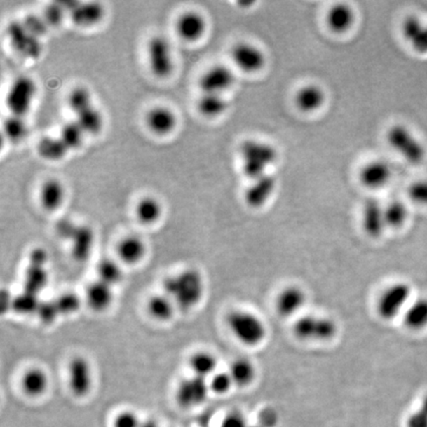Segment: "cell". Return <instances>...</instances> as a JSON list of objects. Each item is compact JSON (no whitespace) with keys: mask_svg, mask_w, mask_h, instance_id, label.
I'll return each instance as SVG.
<instances>
[{"mask_svg":"<svg viewBox=\"0 0 427 427\" xmlns=\"http://www.w3.org/2000/svg\"><path fill=\"white\" fill-rule=\"evenodd\" d=\"M47 274L43 267H34L28 270L26 275V286H27L28 293L36 295L38 291L42 290L47 283Z\"/></svg>","mask_w":427,"mask_h":427,"instance_id":"obj_42","label":"cell"},{"mask_svg":"<svg viewBox=\"0 0 427 427\" xmlns=\"http://www.w3.org/2000/svg\"><path fill=\"white\" fill-rule=\"evenodd\" d=\"M276 187V178L271 173L252 180L245 190V202L252 208H262L273 196Z\"/></svg>","mask_w":427,"mask_h":427,"instance_id":"obj_15","label":"cell"},{"mask_svg":"<svg viewBox=\"0 0 427 427\" xmlns=\"http://www.w3.org/2000/svg\"><path fill=\"white\" fill-rule=\"evenodd\" d=\"M98 280L114 287L123 279V270L119 263L113 259H103L97 266Z\"/></svg>","mask_w":427,"mask_h":427,"instance_id":"obj_38","label":"cell"},{"mask_svg":"<svg viewBox=\"0 0 427 427\" xmlns=\"http://www.w3.org/2000/svg\"><path fill=\"white\" fill-rule=\"evenodd\" d=\"M142 421L135 412L124 411L116 416L114 427H140Z\"/></svg>","mask_w":427,"mask_h":427,"instance_id":"obj_49","label":"cell"},{"mask_svg":"<svg viewBox=\"0 0 427 427\" xmlns=\"http://www.w3.org/2000/svg\"><path fill=\"white\" fill-rule=\"evenodd\" d=\"M392 177V168L382 159L369 161L359 171L362 185L369 189H380L389 183Z\"/></svg>","mask_w":427,"mask_h":427,"instance_id":"obj_17","label":"cell"},{"mask_svg":"<svg viewBox=\"0 0 427 427\" xmlns=\"http://www.w3.org/2000/svg\"><path fill=\"white\" fill-rule=\"evenodd\" d=\"M65 11L66 9H65V7L62 6L60 2L52 4L45 9L44 16L43 17H44L48 25H57V24L60 23V21H62Z\"/></svg>","mask_w":427,"mask_h":427,"instance_id":"obj_48","label":"cell"},{"mask_svg":"<svg viewBox=\"0 0 427 427\" xmlns=\"http://www.w3.org/2000/svg\"><path fill=\"white\" fill-rule=\"evenodd\" d=\"M409 218V209L404 203L393 201L385 207V219L387 228L399 229Z\"/></svg>","mask_w":427,"mask_h":427,"instance_id":"obj_37","label":"cell"},{"mask_svg":"<svg viewBox=\"0 0 427 427\" xmlns=\"http://www.w3.org/2000/svg\"><path fill=\"white\" fill-rule=\"evenodd\" d=\"M22 23L29 32L40 38L47 32L48 23L46 22L44 17L36 15V14H29L23 19Z\"/></svg>","mask_w":427,"mask_h":427,"instance_id":"obj_45","label":"cell"},{"mask_svg":"<svg viewBox=\"0 0 427 427\" xmlns=\"http://www.w3.org/2000/svg\"><path fill=\"white\" fill-rule=\"evenodd\" d=\"M69 385L72 394L76 397H86L93 389V368L88 359L84 357H74L67 367Z\"/></svg>","mask_w":427,"mask_h":427,"instance_id":"obj_8","label":"cell"},{"mask_svg":"<svg viewBox=\"0 0 427 427\" xmlns=\"http://www.w3.org/2000/svg\"><path fill=\"white\" fill-rule=\"evenodd\" d=\"M140 427H158V423L154 421H142L141 426Z\"/></svg>","mask_w":427,"mask_h":427,"instance_id":"obj_55","label":"cell"},{"mask_svg":"<svg viewBox=\"0 0 427 427\" xmlns=\"http://www.w3.org/2000/svg\"><path fill=\"white\" fill-rule=\"evenodd\" d=\"M233 382L238 387H248L255 381L257 376V368L255 364L248 358L236 359L231 364L230 370H229Z\"/></svg>","mask_w":427,"mask_h":427,"instance_id":"obj_29","label":"cell"},{"mask_svg":"<svg viewBox=\"0 0 427 427\" xmlns=\"http://www.w3.org/2000/svg\"><path fill=\"white\" fill-rule=\"evenodd\" d=\"M40 304L41 303H39V301L36 300V295L28 293V292H25L22 296H19L15 301H13V305L14 307H15V310L24 313H31L33 312V311H38Z\"/></svg>","mask_w":427,"mask_h":427,"instance_id":"obj_47","label":"cell"},{"mask_svg":"<svg viewBox=\"0 0 427 427\" xmlns=\"http://www.w3.org/2000/svg\"><path fill=\"white\" fill-rule=\"evenodd\" d=\"M402 323L411 332L427 329V297H419L409 303L402 313Z\"/></svg>","mask_w":427,"mask_h":427,"instance_id":"obj_22","label":"cell"},{"mask_svg":"<svg viewBox=\"0 0 427 427\" xmlns=\"http://www.w3.org/2000/svg\"><path fill=\"white\" fill-rule=\"evenodd\" d=\"M37 312L39 313L40 318H42L43 320H45L46 323L53 322V320H55V318L60 315L55 301L40 304Z\"/></svg>","mask_w":427,"mask_h":427,"instance_id":"obj_50","label":"cell"},{"mask_svg":"<svg viewBox=\"0 0 427 427\" xmlns=\"http://www.w3.org/2000/svg\"><path fill=\"white\" fill-rule=\"evenodd\" d=\"M176 305L165 294L151 297L148 301L147 310L149 315L159 322H168L175 316Z\"/></svg>","mask_w":427,"mask_h":427,"instance_id":"obj_30","label":"cell"},{"mask_svg":"<svg viewBox=\"0 0 427 427\" xmlns=\"http://www.w3.org/2000/svg\"><path fill=\"white\" fill-rule=\"evenodd\" d=\"M337 332L339 327L332 318L313 313L301 316L293 325L294 334L301 341H329Z\"/></svg>","mask_w":427,"mask_h":427,"instance_id":"obj_5","label":"cell"},{"mask_svg":"<svg viewBox=\"0 0 427 427\" xmlns=\"http://www.w3.org/2000/svg\"><path fill=\"white\" fill-rule=\"evenodd\" d=\"M149 67L158 77H165L172 71L170 45L163 36H154L148 44Z\"/></svg>","mask_w":427,"mask_h":427,"instance_id":"obj_9","label":"cell"},{"mask_svg":"<svg viewBox=\"0 0 427 427\" xmlns=\"http://www.w3.org/2000/svg\"><path fill=\"white\" fill-rule=\"evenodd\" d=\"M354 21H355V13L347 4H335L327 12V26L335 33L347 32L353 26Z\"/></svg>","mask_w":427,"mask_h":427,"instance_id":"obj_25","label":"cell"},{"mask_svg":"<svg viewBox=\"0 0 427 427\" xmlns=\"http://www.w3.org/2000/svg\"><path fill=\"white\" fill-rule=\"evenodd\" d=\"M71 18L76 25L91 26L98 23L104 15V8L99 2H76L71 9Z\"/></svg>","mask_w":427,"mask_h":427,"instance_id":"obj_24","label":"cell"},{"mask_svg":"<svg viewBox=\"0 0 427 427\" xmlns=\"http://www.w3.org/2000/svg\"><path fill=\"white\" fill-rule=\"evenodd\" d=\"M76 225H74L72 221L69 219H60L59 223L55 226V229H57V233L59 235L64 236L66 238H71L72 233L76 231Z\"/></svg>","mask_w":427,"mask_h":427,"instance_id":"obj_52","label":"cell"},{"mask_svg":"<svg viewBox=\"0 0 427 427\" xmlns=\"http://www.w3.org/2000/svg\"><path fill=\"white\" fill-rule=\"evenodd\" d=\"M72 253L76 259L84 260L90 255L93 245V233L88 226H77L72 233Z\"/></svg>","mask_w":427,"mask_h":427,"instance_id":"obj_32","label":"cell"},{"mask_svg":"<svg viewBox=\"0 0 427 427\" xmlns=\"http://www.w3.org/2000/svg\"><path fill=\"white\" fill-rule=\"evenodd\" d=\"M76 122L81 125L86 134L96 135L103 127V118L101 113L95 107L91 106L88 109L83 111L76 116Z\"/></svg>","mask_w":427,"mask_h":427,"instance_id":"obj_36","label":"cell"},{"mask_svg":"<svg viewBox=\"0 0 427 427\" xmlns=\"http://www.w3.org/2000/svg\"><path fill=\"white\" fill-rule=\"evenodd\" d=\"M221 427H248L245 419L238 412L228 414L222 422Z\"/></svg>","mask_w":427,"mask_h":427,"instance_id":"obj_53","label":"cell"},{"mask_svg":"<svg viewBox=\"0 0 427 427\" xmlns=\"http://www.w3.org/2000/svg\"><path fill=\"white\" fill-rule=\"evenodd\" d=\"M325 93L317 84H307L297 91L295 103L301 112L313 113L325 104Z\"/></svg>","mask_w":427,"mask_h":427,"instance_id":"obj_23","label":"cell"},{"mask_svg":"<svg viewBox=\"0 0 427 427\" xmlns=\"http://www.w3.org/2000/svg\"><path fill=\"white\" fill-rule=\"evenodd\" d=\"M362 226L371 238H379L383 235L387 224L385 219V207L378 200L371 198L364 204L362 209Z\"/></svg>","mask_w":427,"mask_h":427,"instance_id":"obj_16","label":"cell"},{"mask_svg":"<svg viewBox=\"0 0 427 427\" xmlns=\"http://www.w3.org/2000/svg\"><path fill=\"white\" fill-rule=\"evenodd\" d=\"M41 203L48 211H55L60 208L65 199V189L62 183L57 179L46 181L41 189Z\"/></svg>","mask_w":427,"mask_h":427,"instance_id":"obj_31","label":"cell"},{"mask_svg":"<svg viewBox=\"0 0 427 427\" xmlns=\"http://www.w3.org/2000/svg\"><path fill=\"white\" fill-rule=\"evenodd\" d=\"M412 294L411 285L407 282L398 281L386 287L376 303L379 317L384 320H393L402 316L412 301Z\"/></svg>","mask_w":427,"mask_h":427,"instance_id":"obj_4","label":"cell"},{"mask_svg":"<svg viewBox=\"0 0 427 427\" xmlns=\"http://www.w3.org/2000/svg\"><path fill=\"white\" fill-rule=\"evenodd\" d=\"M409 197L412 201L421 205L427 206V180L422 179L412 183L409 188Z\"/></svg>","mask_w":427,"mask_h":427,"instance_id":"obj_46","label":"cell"},{"mask_svg":"<svg viewBox=\"0 0 427 427\" xmlns=\"http://www.w3.org/2000/svg\"><path fill=\"white\" fill-rule=\"evenodd\" d=\"M27 126L25 120L20 116H8L4 122V132L7 139L12 142L20 141L26 135Z\"/></svg>","mask_w":427,"mask_h":427,"instance_id":"obj_41","label":"cell"},{"mask_svg":"<svg viewBox=\"0 0 427 427\" xmlns=\"http://www.w3.org/2000/svg\"><path fill=\"white\" fill-rule=\"evenodd\" d=\"M240 154L243 173L250 180L269 175L270 168L275 165L278 158L273 146L269 142L258 140L243 142L240 146Z\"/></svg>","mask_w":427,"mask_h":427,"instance_id":"obj_2","label":"cell"},{"mask_svg":"<svg viewBox=\"0 0 427 427\" xmlns=\"http://www.w3.org/2000/svg\"><path fill=\"white\" fill-rule=\"evenodd\" d=\"M176 30L181 38L187 41H196L206 30V21L201 14L187 11L181 14L176 22Z\"/></svg>","mask_w":427,"mask_h":427,"instance_id":"obj_20","label":"cell"},{"mask_svg":"<svg viewBox=\"0 0 427 427\" xmlns=\"http://www.w3.org/2000/svg\"><path fill=\"white\" fill-rule=\"evenodd\" d=\"M146 122L151 132L163 136L173 131L177 123V118L170 108L156 106L147 113Z\"/></svg>","mask_w":427,"mask_h":427,"instance_id":"obj_19","label":"cell"},{"mask_svg":"<svg viewBox=\"0 0 427 427\" xmlns=\"http://www.w3.org/2000/svg\"><path fill=\"white\" fill-rule=\"evenodd\" d=\"M226 325L236 339L245 346H257L266 339V325L250 311H233L226 317Z\"/></svg>","mask_w":427,"mask_h":427,"instance_id":"obj_3","label":"cell"},{"mask_svg":"<svg viewBox=\"0 0 427 427\" xmlns=\"http://www.w3.org/2000/svg\"><path fill=\"white\" fill-rule=\"evenodd\" d=\"M229 103L223 94L203 93L198 102V109L206 117L213 118L225 113Z\"/></svg>","mask_w":427,"mask_h":427,"instance_id":"obj_33","label":"cell"},{"mask_svg":"<svg viewBox=\"0 0 427 427\" xmlns=\"http://www.w3.org/2000/svg\"><path fill=\"white\" fill-rule=\"evenodd\" d=\"M35 93V83L30 77L20 76L16 79L6 95V106L11 114L24 117L32 105Z\"/></svg>","mask_w":427,"mask_h":427,"instance_id":"obj_7","label":"cell"},{"mask_svg":"<svg viewBox=\"0 0 427 427\" xmlns=\"http://www.w3.org/2000/svg\"><path fill=\"white\" fill-rule=\"evenodd\" d=\"M306 292L297 285H289L279 292L275 300V309L281 317L290 318L300 313L306 305Z\"/></svg>","mask_w":427,"mask_h":427,"instance_id":"obj_12","label":"cell"},{"mask_svg":"<svg viewBox=\"0 0 427 427\" xmlns=\"http://www.w3.org/2000/svg\"><path fill=\"white\" fill-rule=\"evenodd\" d=\"M55 303L57 311L62 315H72L81 308V300L79 297L72 293L60 296L57 301H55Z\"/></svg>","mask_w":427,"mask_h":427,"instance_id":"obj_44","label":"cell"},{"mask_svg":"<svg viewBox=\"0 0 427 427\" xmlns=\"http://www.w3.org/2000/svg\"><path fill=\"white\" fill-rule=\"evenodd\" d=\"M421 409L427 412V395L423 398V400H422Z\"/></svg>","mask_w":427,"mask_h":427,"instance_id":"obj_56","label":"cell"},{"mask_svg":"<svg viewBox=\"0 0 427 427\" xmlns=\"http://www.w3.org/2000/svg\"><path fill=\"white\" fill-rule=\"evenodd\" d=\"M84 133L81 125L74 121L66 123L60 129V137L69 149H79L83 141Z\"/></svg>","mask_w":427,"mask_h":427,"instance_id":"obj_39","label":"cell"},{"mask_svg":"<svg viewBox=\"0 0 427 427\" xmlns=\"http://www.w3.org/2000/svg\"><path fill=\"white\" fill-rule=\"evenodd\" d=\"M402 35L412 49L421 55H427V24L419 17H407L402 23Z\"/></svg>","mask_w":427,"mask_h":427,"instance_id":"obj_18","label":"cell"},{"mask_svg":"<svg viewBox=\"0 0 427 427\" xmlns=\"http://www.w3.org/2000/svg\"><path fill=\"white\" fill-rule=\"evenodd\" d=\"M235 81V74L230 67L218 65L203 74L200 86L204 93L223 94L233 86Z\"/></svg>","mask_w":427,"mask_h":427,"instance_id":"obj_13","label":"cell"},{"mask_svg":"<svg viewBox=\"0 0 427 427\" xmlns=\"http://www.w3.org/2000/svg\"><path fill=\"white\" fill-rule=\"evenodd\" d=\"M387 139L395 151L411 165H421L426 159V151L423 144L405 125L397 124L390 128Z\"/></svg>","mask_w":427,"mask_h":427,"instance_id":"obj_6","label":"cell"},{"mask_svg":"<svg viewBox=\"0 0 427 427\" xmlns=\"http://www.w3.org/2000/svg\"><path fill=\"white\" fill-rule=\"evenodd\" d=\"M21 386L24 393L29 397H41L49 387V378L42 369L30 368L24 373Z\"/></svg>","mask_w":427,"mask_h":427,"instance_id":"obj_27","label":"cell"},{"mask_svg":"<svg viewBox=\"0 0 427 427\" xmlns=\"http://www.w3.org/2000/svg\"><path fill=\"white\" fill-rule=\"evenodd\" d=\"M165 294L181 310L196 307L204 296L205 285L202 275L194 269L184 270L168 277L163 282Z\"/></svg>","mask_w":427,"mask_h":427,"instance_id":"obj_1","label":"cell"},{"mask_svg":"<svg viewBox=\"0 0 427 427\" xmlns=\"http://www.w3.org/2000/svg\"><path fill=\"white\" fill-rule=\"evenodd\" d=\"M38 154L47 161H60L66 156L69 149L60 137H44L37 144Z\"/></svg>","mask_w":427,"mask_h":427,"instance_id":"obj_35","label":"cell"},{"mask_svg":"<svg viewBox=\"0 0 427 427\" xmlns=\"http://www.w3.org/2000/svg\"><path fill=\"white\" fill-rule=\"evenodd\" d=\"M189 366L197 377L206 379L214 375L218 367L216 356L208 351H199L190 357Z\"/></svg>","mask_w":427,"mask_h":427,"instance_id":"obj_28","label":"cell"},{"mask_svg":"<svg viewBox=\"0 0 427 427\" xmlns=\"http://www.w3.org/2000/svg\"><path fill=\"white\" fill-rule=\"evenodd\" d=\"M236 66L245 72H257L262 69L266 62L264 53L250 43H240L233 48L231 53Z\"/></svg>","mask_w":427,"mask_h":427,"instance_id":"obj_14","label":"cell"},{"mask_svg":"<svg viewBox=\"0 0 427 427\" xmlns=\"http://www.w3.org/2000/svg\"><path fill=\"white\" fill-rule=\"evenodd\" d=\"M163 207L154 197H144L140 200L136 207L137 218L144 225H151L161 219Z\"/></svg>","mask_w":427,"mask_h":427,"instance_id":"obj_34","label":"cell"},{"mask_svg":"<svg viewBox=\"0 0 427 427\" xmlns=\"http://www.w3.org/2000/svg\"><path fill=\"white\" fill-rule=\"evenodd\" d=\"M407 427H427V412L419 409L407 419Z\"/></svg>","mask_w":427,"mask_h":427,"instance_id":"obj_51","label":"cell"},{"mask_svg":"<svg viewBox=\"0 0 427 427\" xmlns=\"http://www.w3.org/2000/svg\"><path fill=\"white\" fill-rule=\"evenodd\" d=\"M146 245L139 236H129L123 238L118 245V257L127 264H136L146 255Z\"/></svg>","mask_w":427,"mask_h":427,"instance_id":"obj_26","label":"cell"},{"mask_svg":"<svg viewBox=\"0 0 427 427\" xmlns=\"http://www.w3.org/2000/svg\"><path fill=\"white\" fill-rule=\"evenodd\" d=\"M209 389L217 395H225L235 386L229 372H216L208 382Z\"/></svg>","mask_w":427,"mask_h":427,"instance_id":"obj_43","label":"cell"},{"mask_svg":"<svg viewBox=\"0 0 427 427\" xmlns=\"http://www.w3.org/2000/svg\"><path fill=\"white\" fill-rule=\"evenodd\" d=\"M31 265L34 267H43L47 260V255L42 250H34L31 255Z\"/></svg>","mask_w":427,"mask_h":427,"instance_id":"obj_54","label":"cell"},{"mask_svg":"<svg viewBox=\"0 0 427 427\" xmlns=\"http://www.w3.org/2000/svg\"><path fill=\"white\" fill-rule=\"evenodd\" d=\"M114 300L113 287L97 280L89 285L86 290V301L94 312H104L112 305Z\"/></svg>","mask_w":427,"mask_h":427,"instance_id":"obj_21","label":"cell"},{"mask_svg":"<svg viewBox=\"0 0 427 427\" xmlns=\"http://www.w3.org/2000/svg\"><path fill=\"white\" fill-rule=\"evenodd\" d=\"M67 103L76 116L93 106L90 93L88 89L81 86L72 89L67 97Z\"/></svg>","mask_w":427,"mask_h":427,"instance_id":"obj_40","label":"cell"},{"mask_svg":"<svg viewBox=\"0 0 427 427\" xmlns=\"http://www.w3.org/2000/svg\"><path fill=\"white\" fill-rule=\"evenodd\" d=\"M7 36L11 41L12 47L24 57H37L41 54L42 46L39 38L32 35L25 28L22 21L11 22L7 27Z\"/></svg>","mask_w":427,"mask_h":427,"instance_id":"obj_10","label":"cell"},{"mask_svg":"<svg viewBox=\"0 0 427 427\" xmlns=\"http://www.w3.org/2000/svg\"><path fill=\"white\" fill-rule=\"evenodd\" d=\"M209 391L206 379L193 376L181 381L176 391V400L181 407H197L206 400Z\"/></svg>","mask_w":427,"mask_h":427,"instance_id":"obj_11","label":"cell"}]
</instances>
